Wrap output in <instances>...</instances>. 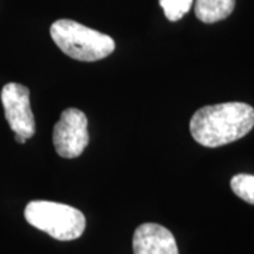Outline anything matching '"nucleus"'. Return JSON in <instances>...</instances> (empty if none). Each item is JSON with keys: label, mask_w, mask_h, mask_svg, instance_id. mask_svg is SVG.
Returning a JSON list of instances; mask_svg holds the SVG:
<instances>
[{"label": "nucleus", "mask_w": 254, "mask_h": 254, "mask_svg": "<svg viewBox=\"0 0 254 254\" xmlns=\"http://www.w3.org/2000/svg\"><path fill=\"white\" fill-rule=\"evenodd\" d=\"M14 138H16V141H17V143H20V144H24V143L27 141L26 138H23V137H20V136H14Z\"/></svg>", "instance_id": "10"}, {"label": "nucleus", "mask_w": 254, "mask_h": 254, "mask_svg": "<svg viewBox=\"0 0 254 254\" xmlns=\"http://www.w3.org/2000/svg\"><path fill=\"white\" fill-rule=\"evenodd\" d=\"M24 218L31 226L60 242L81 237L86 227L85 216L79 209L50 200L30 202L24 209Z\"/></svg>", "instance_id": "3"}, {"label": "nucleus", "mask_w": 254, "mask_h": 254, "mask_svg": "<svg viewBox=\"0 0 254 254\" xmlns=\"http://www.w3.org/2000/svg\"><path fill=\"white\" fill-rule=\"evenodd\" d=\"M236 0H195V16L203 23L225 20L235 10Z\"/></svg>", "instance_id": "7"}, {"label": "nucleus", "mask_w": 254, "mask_h": 254, "mask_svg": "<svg viewBox=\"0 0 254 254\" xmlns=\"http://www.w3.org/2000/svg\"><path fill=\"white\" fill-rule=\"evenodd\" d=\"M192 1L193 0H160V6L170 21H178L190 11Z\"/></svg>", "instance_id": "9"}, {"label": "nucleus", "mask_w": 254, "mask_h": 254, "mask_svg": "<svg viewBox=\"0 0 254 254\" xmlns=\"http://www.w3.org/2000/svg\"><path fill=\"white\" fill-rule=\"evenodd\" d=\"M254 127V108L242 102L203 106L193 113L190 130L205 147H220L245 137Z\"/></svg>", "instance_id": "1"}, {"label": "nucleus", "mask_w": 254, "mask_h": 254, "mask_svg": "<svg viewBox=\"0 0 254 254\" xmlns=\"http://www.w3.org/2000/svg\"><path fill=\"white\" fill-rule=\"evenodd\" d=\"M230 187L240 199L254 205V175L237 174L232 178Z\"/></svg>", "instance_id": "8"}, {"label": "nucleus", "mask_w": 254, "mask_h": 254, "mask_svg": "<svg viewBox=\"0 0 254 254\" xmlns=\"http://www.w3.org/2000/svg\"><path fill=\"white\" fill-rule=\"evenodd\" d=\"M134 254H180L174 235L157 223H143L133 236Z\"/></svg>", "instance_id": "6"}, {"label": "nucleus", "mask_w": 254, "mask_h": 254, "mask_svg": "<svg viewBox=\"0 0 254 254\" xmlns=\"http://www.w3.org/2000/svg\"><path fill=\"white\" fill-rule=\"evenodd\" d=\"M4 108V116L10 128L16 136L31 138L36 133V120L30 105V91L27 86L10 82L6 83L0 93Z\"/></svg>", "instance_id": "5"}, {"label": "nucleus", "mask_w": 254, "mask_h": 254, "mask_svg": "<svg viewBox=\"0 0 254 254\" xmlns=\"http://www.w3.org/2000/svg\"><path fill=\"white\" fill-rule=\"evenodd\" d=\"M50 34L64 54L82 63L103 60L109 57L116 47L113 38L108 34L68 18H61L53 23Z\"/></svg>", "instance_id": "2"}, {"label": "nucleus", "mask_w": 254, "mask_h": 254, "mask_svg": "<svg viewBox=\"0 0 254 254\" xmlns=\"http://www.w3.org/2000/svg\"><path fill=\"white\" fill-rule=\"evenodd\" d=\"M53 143L55 151L64 158L79 157L89 143L86 115L75 108L64 110L54 126Z\"/></svg>", "instance_id": "4"}]
</instances>
